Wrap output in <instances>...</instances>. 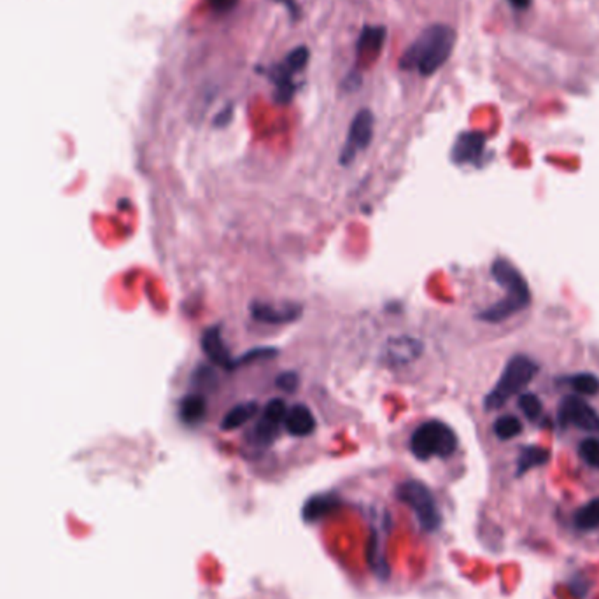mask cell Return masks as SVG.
<instances>
[{
  "label": "cell",
  "instance_id": "obj_8",
  "mask_svg": "<svg viewBox=\"0 0 599 599\" xmlns=\"http://www.w3.org/2000/svg\"><path fill=\"white\" fill-rule=\"evenodd\" d=\"M286 412H288V407L284 400L280 398L266 403L253 431V438L257 447H268L275 442V438L279 436V431L284 426Z\"/></svg>",
  "mask_w": 599,
  "mask_h": 599
},
{
  "label": "cell",
  "instance_id": "obj_14",
  "mask_svg": "<svg viewBox=\"0 0 599 599\" xmlns=\"http://www.w3.org/2000/svg\"><path fill=\"white\" fill-rule=\"evenodd\" d=\"M284 428L291 436L305 438L316 431V418L307 405L298 403L288 409L284 418Z\"/></svg>",
  "mask_w": 599,
  "mask_h": 599
},
{
  "label": "cell",
  "instance_id": "obj_3",
  "mask_svg": "<svg viewBox=\"0 0 599 599\" xmlns=\"http://www.w3.org/2000/svg\"><path fill=\"white\" fill-rule=\"evenodd\" d=\"M536 373H538V365L531 357L524 354L514 356L507 363L493 391L488 393L486 402H484L486 411L502 409L505 403H509L511 398H514L517 393H520L536 377Z\"/></svg>",
  "mask_w": 599,
  "mask_h": 599
},
{
  "label": "cell",
  "instance_id": "obj_10",
  "mask_svg": "<svg viewBox=\"0 0 599 599\" xmlns=\"http://www.w3.org/2000/svg\"><path fill=\"white\" fill-rule=\"evenodd\" d=\"M486 150V135L480 132L461 134L452 148V160L459 165L477 164Z\"/></svg>",
  "mask_w": 599,
  "mask_h": 599
},
{
  "label": "cell",
  "instance_id": "obj_26",
  "mask_svg": "<svg viewBox=\"0 0 599 599\" xmlns=\"http://www.w3.org/2000/svg\"><path fill=\"white\" fill-rule=\"evenodd\" d=\"M509 2L514 5L515 9H522L524 11V9H527L531 5L533 0H509Z\"/></svg>",
  "mask_w": 599,
  "mask_h": 599
},
{
  "label": "cell",
  "instance_id": "obj_7",
  "mask_svg": "<svg viewBox=\"0 0 599 599\" xmlns=\"http://www.w3.org/2000/svg\"><path fill=\"white\" fill-rule=\"evenodd\" d=\"M559 423L584 431H599V414L582 398L566 396L559 405Z\"/></svg>",
  "mask_w": 599,
  "mask_h": 599
},
{
  "label": "cell",
  "instance_id": "obj_25",
  "mask_svg": "<svg viewBox=\"0 0 599 599\" xmlns=\"http://www.w3.org/2000/svg\"><path fill=\"white\" fill-rule=\"evenodd\" d=\"M209 4L218 12H228V11H232L239 4V0H209Z\"/></svg>",
  "mask_w": 599,
  "mask_h": 599
},
{
  "label": "cell",
  "instance_id": "obj_12",
  "mask_svg": "<svg viewBox=\"0 0 599 599\" xmlns=\"http://www.w3.org/2000/svg\"><path fill=\"white\" fill-rule=\"evenodd\" d=\"M386 42V28L384 27H366L357 41V65L366 67L373 64Z\"/></svg>",
  "mask_w": 599,
  "mask_h": 599
},
{
  "label": "cell",
  "instance_id": "obj_23",
  "mask_svg": "<svg viewBox=\"0 0 599 599\" xmlns=\"http://www.w3.org/2000/svg\"><path fill=\"white\" fill-rule=\"evenodd\" d=\"M234 599H291L288 593L277 587H255Z\"/></svg>",
  "mask_w": 599,
  "mask_h": 599
},
{
  "label": "cell",
  "instance_id": "obj_21",
  "mask_svg": "<svg viewBox=\"0 0 599 599\" xmlns=\"http://www.w3.org/2000/svg\"><path fill=\"white\" fill-rule=\"evenodd\" d=\"M579 454L584 463L599 470V438H587L580 443Z\"/></svg>",
  "mask_w": 599,
  "mask_h": 599
},
{
  "label": "cell",
  "instance_id": "obj_16",
  "mask_svg": "<svg viewBox=\"0 0 599 599\" xmlns=\"http://www.w3.org/2000/svg\"><path fill=\"white\" fill-rule=\"evenodd\" d=\"M257 414V402H244L235 405L221 421L223 431H234L248 425Z\"/></svg>",
  "mask_w": 599,
  "mask_h": 599
},
{
  "label": "cell",
  "instance_id": "obj_17",
  "mask_svg": "<svg viewBox=\"0 0 599 599\" xmlns=\"http://www.w3.org/2000/svg\"><path fill=\"white\" fill-rule=\"evenodd\" d=\"M549 461V450L541 449V447H524L520 450L518 461H517V475L522 477L526 472H529L531 468L541 466Z\"/></svg>",
  "mask_w": 599,
  "mask_h": 599
},
{
  "label": "cell",
  "instance_id": "obj_5",
  "mask_svg": "<svg viewBox=\"0 0 599 599\" xmlns=\"http://www.w3.org/2000/svg\"><path fill=\"white\" fill-rule=\"evenodd\" d=\"M309 50L305 46L295 48L293 51H289L286 55V58L277 64L275 67H272L270 71V78L275 85V100L280 104H286L291 100V96L296 91V85H295V74H298L300 71L305 69L307 62H309Z\"/></svg>",
  "mask_w": 599,
  "mask_h": 599
},
{
  "label": "cell",
  "instance_id": "obj_6",
  "mask_svg": "<svg viewBox=\"0 0 599 599\" xmlns=\"http://www.w3.org/2000/svg\"><path fill=\"white\" fill-rule=\"evenodd\" d=\"M373 127H375V118L372 114V111L368 109H361L350 127H349V134H347V139H345V144H343L342 153H341V164L342 165H350L356 157L365 151L372 139H373Z\"/></svg>",
  "mask_w": 599,
  "mask_h": 599
},
{
  "label": "cell",
  "instance_id": "obj_9",
  "mask_svg": "<svg viewBox=\"0 0 599 599\" xmlns=\"http://www.w3.org/2000/svg\"><path fill=\"white\" fill-rule=\"evenodd\" d=\"M251 316L265 325H288L302 316V307L295 303L277 307L265 302H255L251 305Z\"/></svg>",
  "mask_w": 599,
  "mask_h": 599
},
{
  "label": "cell",
  "instance_id": "obj_27",
  "mask_svg": "<svg viewBox=\"0 0 599 599\" xmlns=\"http://www.w3.org/2000/svg\"><path fill=\"white\" fill-rule=\"evenodd\" d=\"M273 2H279V4H284L286 7H289L291 11H296V5H295V0H273Z\"/></svg>",
  "mask_w": 599,
  "mask_h": 599
},
{
  "label": "cell",
  "instance_id": "obj_1",
  "mask_svg": "<svg viewBox=\"0 0 599 599\" xmlns=\"http://www.w3.org/2000/svg\"><path fill=\"white\" fill-rule=\"evenodd\" d=\"M456 37V30L449 25H429L403 53L400 67L403 71H418L421 76H433L450 58Z\"/></svg>",
  "mask_w": 599,
  "mask_h": 599
},
{
  "label": "cell",
  "instance_id": "obj_22",
  "mask_svg": "<svg viewBox=\"0 0 599 599\" xmlns=\"http://www.w3.org/2000/svg\"><path fill=\"white\" fill-rule=\"evenodd\" d=\"M518 407L527 419H538L541 416V402L536 395H522L518 400Z\"/></svg>",
  "mask_w": 599,
  "mask_h": 599
},
{
  "label": "cell",
  "instance_id": "obj_18",
  "mask_svg": "<svg viewBox=\"0 0 599 599\" xmlns=\"http://www.w3.org/2000/svg\"><path fill=\"white\" fill-rule=\"evenodd\" d=\"M573 520H575V526L584 531H591V529L599 527V498L589 502L582 509H579Z\"/></svg>",
  "mask_w": 599,
  "mask_h": 599
},
{
  "label": "cell",
  "instance_id": "obj_2",
  "mask_svg": "<svg viewBox=\"0 0 599 599\" xmlns=\"http://www.w3.org/2000/svg\"><path fill=\"white\" fill-rule=\"evenodd\" d=\"M491 272L495 280L507 291V298L482 311L479 318L488 323H502L529 307L531 291L522 273L505 257L496 259Z\"/></svg>",
  "mask_w": 599,
  "mask_h": 599
},
{
  "label": "cell",
  "instance_id": "obj_19",
  "mask_svg": "<svg viewBox=\"0 0 599 599\" xmlns=\"http://www.w3.org/2000/svg\"><path fill=\"white\" fill-rule=\"evenodd\" d=\"M570 386L586 396H595L599 393V379L593 373H579L570 379Z\"/></svg>",
  "mask_w": 599,
  "mask_h": 599
},
{
  "label": "cell",
  "instance_id": "obj_24",
  "mask_svg": "<svg viewBox=\"0 0 599 599\" xmlns=\"http://www.w3.org/2000/svg\"><path fill=\"white\" fill-rule=\"evenodd\" d=\"M275 384H277L279 389H282V391H286V393H293V391H296V388H298V375H296L295 372L280 373V375L277 377Z\"/></svg>",
  "mask_w": 599,
  "mask_h": 599
},
{
  "label": "cell",
  "instance_id": "obj_11",
  "mask_svg": "<svg viewBox=\"0 0 599 599\" xmlns=\"http://www.w3.org/2000/svg\"><path fill=\"white\" fill-rule=\"evenodd\" d=\"M202 350L205 352V356L216 365L221 366L225 370H234L237 366V359H234V356L230 354L227 343L223 341L221 330L218 326L209 328L204 335H202Z\"/></svg>",
  "mask_w": 599,
  "mask_h": 599
},
{
  "label": "cell",
  "instance_id": "obj_20",
  "mask_svg": "<svg viewBox=\"0 0 599 599\" xmlns=\"http://www.w3.org/2000/svg\"><path fill=\"white\" fill-rule=\"evenodd\" d=\"M522 433V425L515 416H503L495 423V434L500 440H511Z\"/></svg>",
  "mask_w": 599,
  "mask_h": 599
},
{
  "label": "cell",
  "instance_id": "obj_15",
  "mask_svg": "<svg viewBox=\"0 0 599 599\" xmlns=\"http://www.w3.org/2000/svg\"><path fill=\"white\" fill-rule=\"evenodd\" d=\"M205 414H207V403H205L204 396L189 395V396H184V400L180 402L179 416H180L182 423H186L189 426L198 425L200 421H204Z\"/></svg>",
  "mask_w": 599,
  "mask_h": 599
},
{
  "label": "cell",
  "instance_id": "obj_13",
  "mask_svg": "<svg viewBox=\"0 0 599 599\" xmlns=\"http://www.w3.org/2000/svg\"><path fill=\"white\" fill-rule=\"evenodd\" d=\"M423 352V343L412 337H395L389 339L384 356L386 361L391 365H407L418 359Z\"/></svg>",
  "mask_w": 599,
  "mask_h": 599
},
{
  "label": "cell",
  "instance_id": "obj_4",
  "mask_svg": "<svg viewBox=\"0 0 599 599\" xmlns=\"http://www.w3.org/2000/svg\"><path fill=\"white\" fill-rule=\"evenodd\" d=\"M457 449V436L442 421H428L418 426L411 436V452L419 461L450 457Z\"/></svg>",
  "mask_w": 599,
  "mask_h": 599
}]
</instances>
